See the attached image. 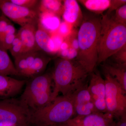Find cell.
<instances>
[{
    "label": "cell",
    "mask_w": 126,
    "mask_h": 126,
    "mask_svg": "<svg viewBox=\"0 0 126 126\" xmlns=\"http://www.w3.org/2000/svg\"><path fill=\"white\" fill-rule=\"evenodd\" d=\"M101 28L100 18L87 15L83 17L79 30V51L75 61L89 74L94 71L97 64L98 46Z\"/></svg>",
    "instance_id": "6da1fadb"
},
{
    "label": "cell",
    "mask_w": 126,
    "mask_h": 126,
    "mask_svg": "<svg viewBox=\"0 0 126 126\" xmlns=\"http://www.w3.org/2000/svg\"><path fill=\"white\" fill-rule=\"evenodd\" d=\"M51 74L54 83L52 102L60 93L70 95L86 84L89 74L77 61L61 58L55 61Z\"/></svg>",
    "instance_id": "7a4b0ae2"
},
{
    "label": "cell",
    "mask_w": 126,
    "mask_h": 126,
    "mask_svg": "<svg viewBox=\"0 0 126 126\" xmlns=\"http://www.w3.org/2000/svg\"><path fill=\"white\" fill-rule=\"evenodd\" d=\"M75 115L72 94L58 96L47 106L31 112L30 126L57 125L67 121Z\"/></svg>",
    "instance_id": "3957f363"
},
{
    "label": "cell",
    "mask_w": 126,
    "mask_h": 126,
    "mask_svg": "<svg viewBox=\"0 0 126 126\" xmlns=\"http://www.w3.org/2000/svg\"><path fill=\"white\" fill-rule=\"evenodd\" d=\"M97 64L104 62L126 45V25L115 22L108 15L101 19Z\"/></svg>",
    "instance_id": "277c9868"
},
{
    "label": "cell",
    "mask_w": 126,
    "mask_h": 126,
    "mask_svg": "<svg viewBox=\"0 0 126 126\" xmlns=\"http://www.w3.org/2000/svg\"><path fill=\"white\" fill-rule=\"evenodd\" d=\"M53 83L51 73L30 79L19 99L31 112L43 108L51 102Z\"/></svg>",
    "instance_id": "5b68a950"
},
{
    "label": "cell",
    "mask_w": 126,
    "mask_h": 126,
    "mask_svg": "<svg viewBox=\"0 0 126 126\" xmlns=\"http://www.w3.org/2000/svg\"><path fill=\"white\" fill-rule=\"evenodd\" d=\"M31 112L19 99L0 100V126H30Z\"/></svg>",
    "instance_id": "8992f818"
},
{
    "label": "cell",
    "mask_w": 126,
    "mask_h": 126,
    "mask_svg": "<svg viewBox=\"0 0 126 126\" xmlns=\"http://www.w3.org/2000/svg\"><path fill=\"white\" fill-rule=\"evenodd\" d=\"M14 58V65L19 76L29 79L43 74L52 60L41 50L26 52Z\"/></svg>",
    "instance_id": "52a82bcc"
},
{
    "label": "cell",
    "mask_w": 126,
    "mask_h": 126,
    "mask_svg": "<svg viewBox=\"0 0 126 126\" xmlns=\"http://www.w3.org/2000/svg\"><path fill=\"white\" fill-rule=\"evenodd\" d=\"M105 101L107 112L118 120L126 113V92L117 81L104 72Z\"/></svg>",
    "instance_id": "ba28073f"
},
{
    "label": "cell",
    "mask_w": 126,
    "mask_h": 126,
    "mask_svg": "<svg viewBox=\"0 0 126 126\" xmlns=\"http://www.w3.org/2000/svg\"><path fill=\"white\" fill-rule=\"evenodd\" d=\"M0 10L9 20L21 27L38 22L39 12L21 7L10 0H0Z\"/></svg>",
    "instance_id": "9c48e42d"
},
{
    "label": "cell",
    "mask_w": 126,
    "mask_h": 126,
    "mask_svg": "<svg viewBox=\"0 0 126 126\" xmlns=\"http://www.w3.org/2000/svg\"><path fill=\"white\" fill-rule=\"evenodd\" d=\"M115 118L108 112H100L86 116H75L58 126H115Z\"/></svg>",
    "instance_id": "30bf717a"
},
{
    "label": "cell",
    "mask_w": 126,
    "mask_h": 126,
    "mask_svg": "<svg viewBox=\"0 0 126 126\" xmlns=\"http://www.w3.org/2000/svg\"><path fill=\"white\" fill-rule=\"evenodd\" d=\"M88 89L96 109L100 112H107L105 101V80L99 72L92 74Z\"/></svg>",
    "instance_id": "8fae6325"
},
{
    "label": "cell",
    "mask_w": 126,
    "mask_h": 126,
    "mask_svg": "<svg viewBox=\"0 0 126 126\" xmlns=\"http://www.w3.org/2000/svg\"><path fill=\"white\" fill-rule=\"evenodd\" d=\"M26 82L0 74V100L14 98L20 92Z\"/></svg>",
    "instance_id": "7c38bea8"
},
{
    "label": "cell",
    "mask_w": 126,
    "mask_h": 126,
    "mask_svg": "<svg viewBox=\"0 0 126 126\" xmlns=\"http://www.w3.org/2000/svg\"><path fill=\"white\" fill-rule=\"evenodd\" d=\"M63 19L66 23L73 26L81 25L83 16L78 1L75 0L63 1Z\"/></svg>",
    "instance_id": "4fadbf2b"
},
{
    "label": "cell",
    "mask_w": 126,
    "mask_h": 126,
    "mask_svg": "<svg viewBox=\"0 0 126 126\" xmlns=\"http://www.w3.org/2000/svg\"><path fill=\"white\" fill-rule=\"evenodd\" d=\"M38 23L28 24L21 27L17 33V35L23 43L26 52L40 50L36 45L35 40Z\"/></svg>",
    "instance_id": "5bb4252c"
},
{
    "label": "cell",
    "mask_w": 126,
    "mask_h": 126,
    "mask_svg": "<svg viewBox=\"0 0 126 126\" xmlns=\"http://www.w3.org/2000/svg\"><path fill=\"white\" fill-rule=\"evenodd\" d=\"M35 37L36 45L40 50L48 55L54 53L55 46L53 41L48 32L43 29L38 23Z\"/></svg>",
    "instance_id": "9a60e30c"
},
{
    "label": "cell",
    "mask_w": 126,
    "mask_h": 126,
    "mask_svg": "<svg viewBox=\"0 0 126 126\" xmlns=\"http://www.w3.org/2000/svg\"><path fill=\"white\" fill-rule=\"evenodd\" d=\"M104 71L115 79L126 92V64L107 63L103 65Z\"/></svg>",
    "instance_id": "2e32d148"
},
{
    "label": "cell",
    "mask_w": 126,
    "mask_h": 126,
    "mask_svg": "<svg viewBox=\"0 0 126 126\" xmlns=\"http://www.w3.org/2000/svg\"><path fill=\"white\" fill-rule=\"evenodd\" d=\"M38 23L48 32L56 30L61 24L58 16L48 12L39 13Z\"/></svg>",
    "instance_id": "e0dca14e"
},
{
    "label": "cell",
    "mask_w": 126,
    "mask_h": 126,
    "mask_svg": "<svg viewBox=\"0 0 126 126\" xmlns=\"http://www.w3.org/2000/svg\"><path fill=\"white\" fill-rule=\"evenodd\" d=\"M0 74L19 76L14 64L6 51L0 48Z\"/></svg>",
    "instance_id": "ac0fdd59"
},
{
    "label": "cell",
    "mask_w": 126,
    "mask_h": 126,
    "mask_svg": "<svg viewBox=\"0 0 126 126\" xmlns=\"http://www.w3.org/2000/svg\"><path fill=\"white\" fill-rule=\"evenodd\" d=\"M63 1L59 0H40L39 6V12H48L59 16L63 11Z\"/></svg>",
    "instance_id": "d6986e66"
},
{
    "label": "cell",
    "mask_w": 126,
    "mask_h": 126,
    "mask_svg": "<svg viewBox=\"0 0 126 126\" xmlns=\"http://www.w3.org/2000/svg\"><path fill=\"white\" fill-rule=\"evenodd\" d=\"M86 9L97 14H102L108 10L110 0H78Z\"/></svg>",
    "instance_id": "ffe728a7"
},
{
    "label": "cell",
    "mask_w": 126,
    "mask_h": 126,
    "mask_svg": "<svg viewBox=\"0 0 126 126\" xmlns=\"http://www.w3.org/2000/svg\"><path fill=\"white\" fill-rule=\"evenodd\" d=\"M9 50L14 58L25 53V50L23 43L17 34Z\"/></svg>",
    "instance_id": "44dd1931"
},
{
    "label": "cell",
    "mask_w": 126,
    "mask_h": 126,
    "mask_svg": "<svg viewBox=\"0 0 126 126\" xmlns=\"http://www.w3.org/2000/svg\"><path fill=\"white\" fill-rule=\"evenodd\" d=\"M14 4L34 10L39 11V9L40 0H10Z\"/></svg>",
    "instance_id": "7402d4cb"
},
{
    "label": "cell",
    "mask_w": 126,
    "mask_h": 126,
    "mask_svg": "<svg viewBox=\"0 0 126 126\" xmlns=\"http://www.w3.org/2000/svg\"><path fill=\"white\" fill-rule=\"evenodd\" d=\"M112 18L116 23L126 25V4L115 10V15Z\"/></svg>",
    "instance_id": "603a6c76"
},
{
    "label": "cell",
    "mask_w": 126,
    "mask_h": 126,
    "mask_svg": "<svg viewBox=\"0 0 126 126\" xmlns=\"http://www.w3.org/2000/svg\"><path fill=\"white\" fill-rule=\"evenodd\" d=\"M16 34H8L0 38V48L6 52L9 50Z\"/></svg>",
    "instance_id": "cb8c5ba5"
},
{
    "label": "cell",
    "mask_w": 126,
    "mask_h": 126,
    "mask_svg": "<svg viewBox=\"0 0 126 126\" xmlns=\"http://www.w3.org/2000/svg\"><path fill=\"white\" fill-rule=\"evenodd\" d=\"M111 56L115 63L119 64H126V45Z\"/></svg>",
    "instance_id": "d4e9b609"
},
{
    "label": "cell",
    "mask_w": 126,
    "mask_h": 126,
    "mask_svg": "<svg viewBox=\"0 0 126 126\" xmlns=\"http://www.w3.org/2000/svg\"><path fill=\"white\" fill-rule=\"evenodd\" d=\"M125 4H126V0H110V5L107 14L110 15L113 11Z\"/></svg>",
    "instance_id": "484cf974"
},
{
    "label": "cell",
    "mask_w": 126,
    "mask_h": 126,
    "mask_svg": "<svg viewBox=\"0 0 126 126\" xmlns=\"http://www.w3.org/2000/svg\"><path fill=\"white\" fill-rule=\"evenodd\" d=\"M11 23V20L2 14L0 16V37L5 31L7 26Z\"/></svg>",
    "instance_id": "4316f807"
},
{
    "label": "cell",
    "mask_w": 126,
    "mask_h": 126,
    "mask_svg": "<svg viewBox=\"0 0 126 126\" xmlns=\"http://www.w3.org/2000/svg\"><path fill=\"white\" fill-rule=\"evenodd\" d=\"M65 22L60 24V25L59 27V29L60 32L63 34L65 35L68 33L69 31V27L68 23Z\"/></svg>",
    "instance_id": "83f0119b"
},
{
    "label": "cell",
    "mask_w": 126,
    "mask_h": 126,
    "mask_svg": "<svg viewBox=\"0 0 126 126\" xmlns=\"http://www.w3.org/2000/svg\"><path fill=\"white\" fill-rule=\"evenodd\" d=\"M115 126H126V113L123 114L118 120Z\"/></svg>",
    "instance_id": "f1b7e54d"
},
{
    "label": "cell",
    "mask_w": 126,
    "mask_h": 126,
    "mask_svg": "<svg viewBox=\"0 0 126 126\" xmlns=\"http://www.w3.org/2000/svg\"><path fill=\"white\" fill-rule=\"evenodd\" d=\"M2 13H1V11L0 10V16L1 15H2Z\"/></svg>",
    "instance_id": "f546056e"
},
{
    "label": "cell",
    "mask_w": 126,
    "mask_h": 126,
    "mask_svg": "<svg viewBox=\"0 0 126 126\" xmlns=\"http://www.w3.org/2000/svg\"><path fill=\"white\" fill-rule=\"evenodd\" d=\"M56 126V125H52V126Z\"/></svg>",
    "instance_id": "4dcf8cb0"
},
{
    "label": "cell",
    "mask_w": 126,
    "mask_h": 126,
    "mask_svg": "<svg viewBox=\"0 0 126 126\" xmlns=\"http://www.w3.org/2000/svg\"></svg>",
    "instance_id": "1f68e13d"
}]
</instances>
